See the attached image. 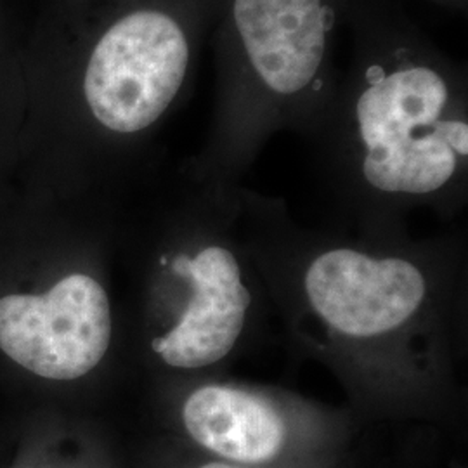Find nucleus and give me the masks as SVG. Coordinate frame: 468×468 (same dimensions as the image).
<instances>
[{"instance_id":"obj_1","label":"nucleus","mask_w":468,"mask_h":468,"mask_svg":"<svg viewBox=\"0 0 468 468\" xmlns=\"http://www.w3.org/2000/svg\"><path fill=\"white\" fill-rule=\"evenodd\" d=\"M357 79L352 112L369 185L401 195L448 185L468 154L467 120L452 115L462 94L448 68L432 54L398 46L367 56Z\"/></svg>"},{"instance_id":"obj_7","label":"nucleus","mask_w":468,"mask_h":468,"mask_svg":"<svg viewBox=\"0 0 468 468\" xmlns=\"http://www.w3.org/2000/svg\"><path fill=\"white\" fill-rule=\"evenodd\" d=\"M183 417L198 444L228 460L262 463L283 450L286 427L282 415L247 390L201 387L187 398Z\"/></svg>"},{"instance_id":"obj_6","label":"nucleus","mask_w":468,"mask_h":468,"mask_svg":"<svg viewBox=\"0 0 468 468\" xmlns=\"http://www.w3.org/2000/svg\"><path fill=\"white\" fill-rule=\"evenodd\" d=\"M176 274L195 286L179 324L153 340V351L176 368H203L220 361L233 349L250 307V292L231 251L210 247L197 259L177 257Z\"/></svg>"},{"instance_id":"obj_3","label":"nucleus","mask_w":468,"mask_h":468,"mask_svg":"<svg viewBox=\"0 0 468 468\" xmlns=\"http://www.w3.org/2000/svg\"><path fill=\"white\" fill-rule=\"evenodd\" d=\"M340 4L228 0L229 68L239 96L288 102L313 100L323 92Z\"/></svg>"},{"instance_id":"obj_5","label":"nucleus","mask_w":468,"mask_h":468,"mask_svg":"<svg viewBox=\"0 0 468 468\" xmlns=\"http://www.w3.org/2000/svg\"><path fill=\"white\" fill-rule=\"evenodd\" d=\"M319 316L351 336H375L411 318L425 295L419 269L401 259H371L354 250L318 257L305 276Z\"/></svg>"},{"instance_id":"obj_8","label":"nucleus","mask_w":468,"mask_h":468,"mask_svg":"<svg viewBox=\"0 0 468 468\" xmlns=\"http://www.w3.org/2000/svg\"><path fill=\"white\" fill-rule=\"evenodd\" d=\"M201 468H238L233 465H226V463H208V465H203Z\"/></svg>"},{"instance_id":"obj_4","label":"nucleus","mask_w":468,"mask_h":468,"mask_svg":"<svg viewBox=\"0 0 468 468\" xmlns=\"http://www.w3.org/2000/svg\"><path fill=\"white\" fill-rule=\"evenodd\" d=\"M110 338V301L90 276H67L42 297L0 299V349L38 377H84L100 365Z\"/></svg>"},{"instance_id":"obj_2","label":"nucleus","mask_w":468,"mask_h":468,"mask_svg":"<svg viewBox=\"0 0 468 468\" xmlns=\"http://www.w3.org/2000/svg\"><path fill=\"white\" fill-rule=\"evenodd\" d=\"M191 61L185 21L165 9H135L110 25L90 52L85 102L108 131L137 134L179 98Z\"/></svg>"}]
</instances>
